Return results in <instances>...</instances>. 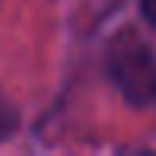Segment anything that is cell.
<instances>
[{"mask_svg":"<svg viewBox=\"0 0 156 156\" xmlns=\"http://www.w3.org/2000/svg\"><path fill=\"white\" fill-rule=\"evenodd\" d=\"M16 127H19V112L13 108L10 99L0 93V144H3V140H10L13 134H16Z\"/></svg>","mask_w":156,"mask_h":156,"instance_id":"7a4b0ae2","label":"cell"},{"mask_svg":"<svg viewBox=\"0 0 156 156\" xmlns=\"http://www.w3.org/2000/svg\"><path fill=\"white\" fill-rule=\"evenodd\" d=\"M108 80L131 105H150L156 102V58L153 51L134 35H124L112 45L108 61Z\"/></svg>","mask_w":156,"mask_h":156,"instance_id":"6da1fadb","label":"cell"},{"mask_svg":"<svg viewBox=\"0 0 156 156\" xmlns=\"http://www.w3.org/2000/svg\"><path fill=\"white\" fill-rule=\"evenodd\" d=\"M140 13L150 26H156V0H140Z\"/></svg>","mask_w":156,"mask_h":156,"instance_id":"3957f363","label":"cell"}]
</instances>
